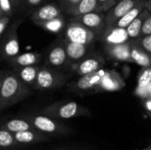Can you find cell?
<instances>
[{
	"label": "cell",
	"instance_id": "6da1fadb",
	"mask_svg": "<svg viewBox=\"0 0 151 150\" xmlns=\"http://www.w3.org/2000/svg\"><path fill=\"white\" fill-rule=\"evenodd\" d=\"M31 94L30 87L25 84L13 70L5 71L0 90V113L25 100Z\"/></svg>",
	"mask_w": 151,
	"mask_h": 150
},
{
	"label": "cell",
	"instance_id": "7a4b0ae2",
	"mask_svg": "<svg viewBox=\"0 0 151 150\" xmlns=\"http://www.w3.org/2000/svg\"><path fill=\"white\" fill-rule=\"evenodd\" d=\"M68 76L59 69L52 68L48 65H40L37 79L34 89L36 90H52L65 86Z\"/></svg>",
	"mask_w": 151,
	"mask_h": 150
},
{
	"label": "cell",
	"instance_id": "3957f363",
	"mask_svg": "<svg viewBox=\"0 0 151 150\" xmlns=\"http://www.w3.org/2000/svg\"><path fill=\"white\" fill-rule=\"evenodd\" d=\"M64 33L65 40L82 44H94L96 42L100 41L101 38L73 17L66 23Z\"/></svg>",
	"mask_w": 151,
	"mask_h": 150
},
{
	"label": "cell",
	"instance_id": "277c9868",
	"mask_svg": "<svg viewBox=\"0 0 151 150\" xmlns=\"http://www.w3.org/2000/svg\"><path fill=\"white\" fill-rule=\"evenodd\" d=\"M105 72V70L100 69L96 72L80 76L78 79L67 83V88L73 93L79 95L88 94L91 92H99V84Z\"/></svg>",
	"mask_w": 151,
	"mask_h": 150
},
{
	"label": "cell",
	"instance_id": "5b68a950",
	"mask_svg": "<svg viewBox=\"0 0 151 150\" xmlns=\"http://www.w3.org/2000/svg\"><path fill=\"white\" fill-rule=\"evenodd\" d=\"M20 23V20H16L10 27H8L1 41L0 53L2 57L7 61L19 54L20 48L17 31Z\"/></svg>",
	"mask_w": 151,
	"mask_h": 150
},
{
	"label": "cell",
	"instance_id": "8992f818",
	"mask_svg": "<svg viewBox=\"0 0 151 150\" xmlns=\"http://www.w3.org/2000/svg\"><path fill=\"white\" fill-rule=\"evenodd\" d=\"M83 109L75 102L55 103L42 108L39 113L47 115L53 118L69 119L82 112Z\"/></svg>",
	"mask_w": 151,
	"mask_h": 150
},
{
	"label": "cell",
	"instance_id": "52a82bcc",
	"mask_svg": "<svg viewBox=\"0 0 151 150\" xmlns=\"http://www.w3.org/2000/svg\"><path fill=\"white\" fill-rule=\"evenodd\" d=\"M20 117L27 119L33 126L45 133V134H56L61 132V125L58 123L53 118L42 113H22Z\"/></svg>",
	"mask_w": 151,
	"mask_h": 150
},
{
	"label": "cell",
	"instance_id": "ba28073f",
	"mask_svg": "<svg viewBox=\"0 0 151 150\" xmlns=\"http://www.w3.org/2000/svg\"><path fill=\"white\" fill-rule=\"evenodd\" d=\"M44 65L59 70L69 66L64 41L55 42L50 47L44 56Z\"/></svg>",
	"mask_w": 151,
	"mask_h": 150
},
{
	"label": "cell",
	"instance_id": "9c48e42d",
	"mask_svg": "<svg viewBox=\"0 0 151 150\" xmlns=\"http://www.w3.org/2000/svg\"><path fill=\"white\" fill-rule=\"evenodd\" d=\"M105 64V59L99 54L91 53L83 59L71 65L69 67L73 72L79 76L88 74L96 72L103 68Z\"/></svg>",
	"mask_w": 151,
	"mask_h": 150
},
{
	"label": "cell",
	"instance_id": "30bf717a",
	"mask_svg": "<svg viewBox=\"0 0 151 150\" xmlns=\"http://www.w3.org/2000/svg\"><path fill=\"white\" fill-rule=\"evenodd\" d=\"M142 0H120L105 11V27L114 26L117 21Z\"/></svg>",
	"mask_w": 151,
	"mask_h": 150
},
{
	"label": "cell",
	"instance_id": "8fae6325",
	"mask_svg": "<svg viewBox=\"0 0 151 150\" xmlns=\"http://www.w3.org/2000/svg\"><path fill=\"white\" fill-rule=\"evenodd\" d=\"M72 17L75 20L79 21L86 27L96 33L100 37L105 29V12L92 11L86 14Z\"/></svg>",
	"mask_w": 151,
	"mask_h": 150
},
{
	"label": "cell",
	"instance_id": "7c38bea8",
	"mask_svg": "<svg viewBox=\"0 0 151 150\" xmlns=\"http://www.w3.org/2000/svg\"><path fill=\"white\" fill-rule=\"evenodd\" d=\"M63 41L67 54L69 66L83 59L92 52L93 44H82L78 42H73L65 39H64Z\"/></svg>",
	"mask_w": 151,
	"mask_h": 150
},
{
	"label": "cell",
	"instance_id": "4fadbf2b",
	"mask_svg": "<svg viewBox=\"0 0 151 150\" xmlns=\"http://www.w3.org/2000/svg\"><path fill=\"white\" fill-rule=\"evenodd\" d=\"M65 15L58 4L50 3L36 7L30 15V19L34 23L46 21L56 17Z\"/></svg>",
	"mask_w": 151,
	"mask_h": 150
},
{
	"label": "cell",
	"instance_id": "5bb4252c",
	"mask_svg": "<svg viewBox=\"0 0 151 150\" xmlns=\"http://www.w3.org/2000/svg\"><path fill=\"white\" fill-rule=\"evenodd\" d=\"M130 40L131 39L128 35L127 29L116 26L105 27L100 38V41L104 43V46L121 44Z\"/></svg>",
	"mask_w": 151,
	"mask_h": 150
},
{
	"label": "cell",
	"instance_id": "9a60e30c",
	"mask_svg": "<svg viewBox=\"0 0 151 150\" xmlns=\"http://www.w3.org/2000/svg\"><path fill=\"white\" fill-rule=\"evenodd\" d=\"M130 50H131V40L121 44L104 46V51L106 56L111 59L119 62L132 63Z\"/></svg>",
	"mask_w": 151,
	"mask_h": 150
},
{
	"label": "cell",
	"instance_id": "2e32d148",
	"mask_svg": "<svg viewBox=\"0 0 151 150\" xmlns=\"http://www.w3.org/2000/svg\"><path fill=\"white\" fill-rule=\"evenodd\" d=\"M125 86L123 78L116 71H106L98 88V91H116Z\"/></svg>",
	"mask_w": 151,
	"mask_h": 150
},
{
	"label": "cell",
	"instance_id": "e0dca14e",
	"mask_svg": "<svg viewBox=\"0 0 151 150\" xmlns=\"http://www.w3.org/2000/svg\"><path fill=\"white\" fill-rule=\"evenodd\" d=\"M14 138L16 141L23 147L48 141V138L45 133L35 128L23 132H18L14 133Z\"/></svg>",
	"mask_w": 151,
	"mask_h": 150
},
{
	"label": "cell",
	"instance_id": "ac0fdd59",
	"mask_svg": "<svg viewBox=\"0 0 151 150\" xmlns=\"http://www.w3.org/2000/svg\"><path fill=\"white\" fill-rule=\"evenodd\" d=\"M43 56L38 52L19 53L16 57L8 60V63L13 67H22L28 65H37L41 63Z\"/></svg>",
	"mask_w": 151,
	"mask_h": 150
},
{
	"label": "cell",
	"instance_id": "d6986e66",
	"mask_svg": "<svg viewBox=\"0 0 151 150\" xmlns=\"http://www.w3.org/2000/svg\"><path fill=\"white\" fill-rule=\"evenodd\" d=\"M0 126L8 130L9 132L12 133H16L18 132H23V131L35 128L33 125L27 119L20 116L19 118H3L2 120H0Z\"/></svg>",
	"mask_w": 151,
	"mask_h": 150
},
{
	"label": "cell",
	"instance_id": "ffe728a7",
	"mask_svg": "<svg viewBox=\"0 0 151 150\" xmlns=\"http://www.w3.org/2000/svg\"><path fill=\"white\" fill-rule=\"evenodd\" d=\"M40 69V65H28L22 67H15L13 71L19 76V78L28 87L34 88L35 86L37 74Z\"/></svg>",
	"mask_w": 151,
	"mask_h": 150
},
{
	"label": "cell",
	"instance_id": "44dd1931",
	"mask_svg": "<svg viewBox=\"0 0 151 150\" xmlns=\"http://www.w3.org/2000/svg\"><path fill=\"white\" fill-rule=\"evenodd\" d=\"M130 54L132 63H135L142 67L151 66V55L138 45L134 40H131Z\"/></svg>",
	"mask_w": 151,
	"mask_h": 150
},
{
	"label": "cell",
	"instance_id": "7402d4cb",
	"mask_svg": "<svg viewBox=\"0 0 151 150\" xmlns=\"http://www.w3.org/2000/svg\"><path fill=\"white\" fill-rule=\"evenodd\" d=\"M66 23L67 22H66L64 15H61V16L56 17L54 19H51L46 20V21L36 22L35 24L48 32H50L53 34H58L65 30V28L66 27Z\"/></svg>",
	"mask_w": 151,
	"mask_h": 150
},
{
	"label": "cell",
	"instance_id": "603a6c76",
	"mask_svg": "<svg viewBox=\"0 0 151 150\" xmlns=\"http://www.w3.org/2000/svg\"><path fill=\"white\" fill-rule=\"evenodd\" d=\"M149 14H150L149 10L147 8H144L142 11V12L138 15V17L134 19L133 22L126 28L131 40L138 39L141 37V30L142 27V24L144 22V19Z\"/></svg>",
	"mask_w": 151,
	"mask_h": 150
},
{
	"label": "cell",
	"instance_id": "cb8c5ba5",
	"mask_svg": "<svg viewBox=\"0 0 151 150\" xmlns=\"http://www.w3.org/2000/svg\"><path fill=\"white\" fill-rule=\"evenodd\" d=\"M145 1L146 0H142L140 4L134 6L133 9H131L127 14H125L122 18H120L114 26L122 27V28H127L133 22V20L138 17V15L142 12V11L145 8Z\"/></svg>",
	"mask_w": 151,
	"mask_h": 150
},
{
	"label": "cell",
	"instance_id": "d4e9b609",
	"mask_svg": "<svg viewBox=\"0 0 151 150\" xmlns=\"http://www.w3.org/2000/svg\"><path fill=\"white\" fill-rule=\"evenodd\" d=\"M24 148L19 145L15 138L14 133L0 126V149H20Z\"/></svg>",
	"mask_w": 151,
	"mask_h": 150
},
{
	"label": "cell",
	"instance_id": "484cf974",
	"mask_svg": "<svg viewBox=\"0 0 151 150\" xmlns=\"http://www.w3.org/2000/svg\"><path fill=\"white\" fill-rule=\"evenodd\" d=\"M92 11H98V4L96 0H81V2L77 4V6L73 11L71 16H78L86 14Z\"/></svg>",
	"mask_w": 151,
	"mask_h": 150
},
{
	"label": "cell",
	"instance_id": "4316f807",
	"mask_svg": "<svg viewBox=\"0 0 151 150\" xmlns=\"http://www.w3.org/2000/svg\"><path fill=\"white\" fill-rule=\"evenodd\" d=\"M151 85V66L143 67L138 76L137 87L145 88Z\"/></svg>",
	"mask_w": 151,
	"mask_h": 150
},
{
	"label": "cell",
	"instance_id": "83f0119b",
	"mask_svg": "<svg viewBox=\"0 0 151 150\" xmlns=\"http://www.w3.org/2000/svg\"><path fill=\"white\" fill-rule=\"evenodd\" d=\"M81 2V0H58V4L65 15L72 14L74 8Z\"/></svg>",
	"mask_w": 151,
	"mask_h": 150
},
{
	"label": "cell",
	"instance_id": "f1b7e54d",
	"mask_svg": "<svg viewBox=\"0 0 151 150\" xmlns=\"http://www.w3.org/2000/svg\"><path fill=\"white\" fill-rule=\"evenodd\" d=\"M135 42L140 45L145 51L151 55V34L142 36L138 39H134Z\"/></svg>",
	"mask_w": 151,
	"mask_h": 150
},
{
	"label": "cell",
	"instance_id": "f546056e",
	"mask_svg": "<svg viewBox=\"0 0 151 150\" xmlns=\"http://www.w3.org/2000/svg\"><path fill=\"white\" fill-rule=\"evenodd\" d=\"M13 7L11 0H0V8L4 15L11 18L13 13Z\"/></svg>",
	"mask_w": 151,
	"mask_h": 150
},
{
	"label": "cell",
	"instance_id": "4dcf8cb0",
	"mask_svg": "<svg viewBox=\"0 0 151 150\" xmlns=\"http://www.w3.org/2000/svg\"><path fill=\"white\" fill-rule=\"evenodd\" d=\"M98 4L99 12H105L117 4V0H96Z\"/></svg>",
	"mask_w": 151,
	"mask_h": 150
},
{
	"label": "cell",
	"instance_id": "1f68e13d",
	"mask_svg": "<svg viewBox=\"0 0 151 150\" xmlns=\"http://www.w3.org/2000/svg\"><path fill=\"white\" fill-rule=\"evenodd\" d=\"M151 34V13L146 17L144 19V22L142 24V27L141 30V37Z\"/></svg>",
	"mask_w": 151,
	"mask_h": 150
},
{
	"label": "cell",
	"instance_id": "d6a6232c",
	"mask_svg": "<svg viewBox=\"0 0 151 150\" xmlns=\"http://www.w3.org/2000/svg\"><path fill=\"white\" fill-rule=\"evenodd\" d=\"M10 17L2 15L0 17V37L4 34L6 29L8 28V25L10 23Z\"/></svg>",
	"mask_w": 151,
	"mask_h": 150
},
{
	"label": "cell",
	"instance_id": "836d02e7",
	"mask_svg": "<svg viewBox=\"0 0 151 150\" xmlns=\"http://www.w3.org/2000/svg\"><path fill=\"white\" fill-rule=\"evenodd\" d=\"M25 1H26V4L31 8H35L43 2V0H25Z\"/></svg>",
	"mask_w": 151,
	"mask_h": 150
},
{
	"label": "cell",
	"instance_id": "e575fe53",
	"mask_svg": "<svg viewBox=\"0 0 151 150\" xmlns=\"http://www.w3.org/2000/svg\"><path fill=\"white\" fill-rule=\"evenodd\" d=\"M5 71L1 70L0 71V90H1V87H2V83H3V80H4V76Z\"/></svg>",
	"mask_w": 151,
	"mask_h": 150
},
{
	"label": "cell",
	"instance_id": "d590c367",
	"mask_svg": "<svg viewBox=\"0 0 151 150\" xmlns=\"http://www.w3.org/2000/svg\"><path fill=\"white\" fill-rule=\"evenodd\" d=\"M145 8H147L149 10V11L151 13V0L145 1Z\"/></svg>",
	"mask_w": 151,
	"mask_h": 150
},
{
	"label": "cell",
	"instance_id": "8d00e7d4",
	"mask_svg": "<svg viewBox=\"0 0 151 150\" xmlns=\"http://www.w3.org/2000/svg\"><path fill=\"white\" fill-rule=\"evenodd\" d=\"M11 2L12 3L13 6H17V5H19L20 4L21 0H11Z\"/></svg>",
	"mask_w": 151,
	"mask_h": 150
},
{
	"label": "cell",
	"instance_id": "74e56055",
	"mask_svg": "<svg viewBox=\"0 0 151 150\" xmlns=\"http://www.w3.org/2000/svg\"><path fill=\"white\" fill-rule=\"evenodd\" d=\"M0 150H19L17 149H0Z\"/></svg>",
	"mask_w": 151,
	"mask_h": 150
},
{
	"label": "cell",
	"instance_id": "f35d334b",
	"mask_svg": "<svg viewBox=\"0 0 151 150\" xmlns=\"http://www.w3.org/2000/svg\"><path fill=\"white\" fill-rule=\"evenodd\" d=\"M2 15H4V14H3V12H2V11H1V8H0V17H1Z\"/></svg>",
	"mask_w": 151,
	"mask_h": 150
},
{
	"label": "cell",
	"instance_id": "ab89813d",
	"mask_svg": "<svg viewBox=\"0 0 151 150\" xmlns=\"http://www.w3.org/2000/svg\"><path fill=\"white\" fill-rule=\"evenodd\" d=\"M119 1H120V0H117V2H119Z\"/></svg>",
	"mask_w": 151,
	"mask_h": 150
}]
</instances>
